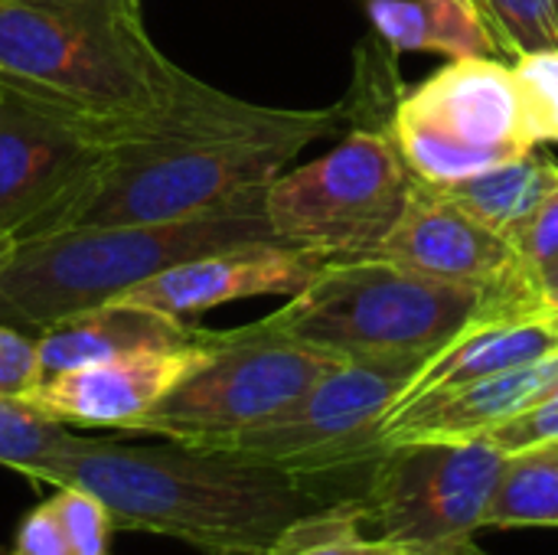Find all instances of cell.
Segmentation results:
<instances>
[{
    "label": "cell",
    "instance_id": "6da1fadb",
    "mask_svg": "<svg viewBox=\"0 0 558 555\" xmlns=\"http://www.w3.org/2000/svg\"><path fill=\"white\" fill-rule=\"evenodd\" d=\"M340 121L337 108H271L190 75L167 105L118 124L98 173L43 236L167 222L258 200Z\"/></svg>",
    "mask_w": 558,
    "mask_h": 555
},
{
    "label": "cell",
    "instance_id": "7a4b0ae2",
    "mask_svg": "<svg viewBox=\"0 0 558 555\" xmlns=\"http://www.w3.org/2000/svg\"><path fill=\"white\" fill-rule=\"evenodd\" d=\"M23 478L95 494L118 530L154 533L203 555H268L278 536L324 500L307 478L196 445L134 448L72 435Z\"/></svg>",
    "mask_w": 558,
    "mask_h": 555
},
{
    "label": "cell",
    "instance_id": "3957f363",
    "mask_svg": "<svg viewBox=\"0 0 558 555\" xmlns=\"http://www.w3.org/2000/svg\"><path fill=\"white\" fill-rule=\"evenodd\" d=\"M248 242H281L265 216V196L186 219L85 226L10 242L0 255V324L36 337L180 262Z\"/></svg>",
    "mask_w": 558,
    "mask_h": 555
},
{
    "label": "cell",
    "instance_id": "277c9868",
    "mask_svg": "<svg viewBox=\"0 0 558 555\" xmlns=\"http://www.w3.org/2000/svg\"><path fill=\"white\" fill-rule=\"evenodd\" d=\"M0 79L124 124L167 105L190 72L150 39L141 0H0Z\"/></svg>",
    "mask_w": 558,
    "mask_h": 555
},
{
    "label": "cell",
    "instance_id": "5b68a950",
    "mask_svg": "<svg viewBox=\"0 0 558 555\" xmlns=\"http://www.w3.org/2000/svg\"><path fill=\"white\" fill-rule=\"evenodd\" d=\"M504 294L445 285L379 255H340L262 324L343 363L428 360Z\"/></svg>",
    "mask_w": 558,
    "mask_h": 555
},
{
    "label": "cell",
    "instance_id": "8992f818",
    "mask_svg": "<svg viewBox=\"0 0 558 555\" xmlns=\"http://www.w3.org/2000/svg\"><path fill=\"white\" fill-rule=\"evenodd\" d=\"M337 363L343 360L275 334L262 321L235 330H213L209 357L144 419L128 425L124 435H157L209 448L268 422Z\"/></svg>",
    "mask_w": 558,
    "mask_h": 555
},
{
    "label": "cell",
    "instance_id": "52a82bcc",
    "mask_svg": "<svg viewBox=\"0 0 558 555\" xmlns=\"http://www.w3.org/2000/svg\"><path fill=\"white\" fill-rule=\"evenodd\" d=\"M412 183L389 128H353L320 160L278 173L265 216L288 245L330 258L369 255L402 219Z\"/></svg>",
    "mask_w": 558,
    "mask_h": 555
},
{
    "label": "cell",
    "instance_id": "ba28073f",
    "mask_svg": "<svg viewBox=\"0 0 558 555\" xmlns=\"http://www.w3.org/2000/svg\"><path fill=\"white\" fill-rule=\"evenodd\" d=\"M386 128L409 170L435 186L536 150L513 65L494 56L451 59L399 98Z\"/></svg>",
    "mask_w": 558,
    "mask_h": 555
},
{
    "label": "cell",
    "instance_id": "9c48e42d",
    "mask_svg": "<svg viewBox=\"0 0 558 555\" xmlns=\"http://www.w3.org/2000/svg\"><path fill=\"white\" fill-rule=\"evenodd\" d=\"M507 455L490 442H409L369 464V530L399 555H490L477 543Z\"/></svg>",
    "mask_w": 558,
    "mask_h": 555
},
{
    "label": "cell",
    "instance_id": "30bf717a",
    "mask_svg": "<svg viewBox=\"0 0 558 555\" xmlns=\"http://www.w3.org/2000/svg\"><path fill=\"white\" fill-rule=\"evenodd\" d=\"M422 363L405 357L337 363L288 409L209 448L307 481L373 464L386 451L383 422Z\"/></svg>",
    "mask_w": 558,
    "mask_h": 555
},
{
    "label": "cell",
    "instance_id": "8fae6325",
    "mask_svg": "<svg viewBox=\"0 0 558 555\" xmlns=\"http://www.w3.org/2000/svg\"><path fill=\"white\" fill-rule=\"evenodd\" d=\"M118 124L0 79V239L43 236L88 186Z\"/></svg>",
    "mask_w": 558,
    "mask_h": 555
},
{
    "label": "cell",
    "instance_id": "7c38bea8",
    "mask_svg": "<svg viewBox=\"0 0 558 555\" xmlns=\"http://www.w3.org/2000/svg\"><path fill=\"white\" fill-rule=\"evenodd\" d=\"M369 255L389 258L445 285L477 291H510L533 281L510 239L481 226L435 183L418 177L412 183L402 219Z\"/></svg>",
    "mask_w": 558,
    "mask_h": 555
},
{
    "label": "cell",
    "instance_id": "4fadbf2b",
    "mask_svg": "<svg viewBox=\"0 0 558 555\" xmlns=\"http://www.w3.org/2000/svg\"><path fill=\"white\" fill-rule=\"evenodd\" d=\"M327 262L330 255L314 249L288 242H248L180 262L124 291L121 298H114V304H131L193 324V317H199L203 311L229 301L271 294L291 298L304 291Z\"/></svg>",
    "mask_w": 558,
    "mask_h": 555
},
{
    "label": "cell",
    "instance_id": "5bb4252c",
    "mask_svg": "<svg viewBox=\"0 0 558 555\" xmlns=\"http://www.w3.org/2000/svg\"><path fill=\"white\" fill-rule=\"evenodd\" d=\"M213 347V330H203L193 343L134 350L59 376L43 379L23 396L26 406L52 422L75 429H111L124 432L144 419L177 383H183Z\"/></svg>",
    "mask_w": 558,
    "mask_h": 555
},
{
    "label": "cell",
    "instance_id": "9a60e30c",
    "mask_svg": "<svg viewBox=\"0 0 558 555\" xmlns=\"http://www.w3.org/2000/svg\"><path fill=\"white\" fill-rule=\"evenodd\" d=\"M558 383V353L474 383L428 393L392 409L383 422V448L409 442H484L494 429L530 409Z\"/></svg>",
    "mask_w": 558,
    "mask_h": 555
},
{
    "label": "cell",
    "instance_id": "2e32d148",
    "mask_svg": "<svg viewBox=\"0 0 558 555\" xmlns=\"http://www.w3.org/2000/svg\"><path fill=\"white\" fill-rule=\"evenodd\" d=\"M517 291L520 288L507 291L477 324H471L464 334H458L451 343L432 353L392 409L412 399H422L428 393L474 383L494 373H507V370L558 353V337L546 324L510 311V301L517 298Z\"/></svg>",
    "mask_w": 558,
    "mask_h": 555
},
{
    "label": "cell",
    "instance_id": "e0dca14e",
    "mask_svg": "<svg viewBox=\"0 0 558 555\" xmlns=\"http://www.w3.org/2000/svg\"><path fill=\"white\" fill-rule=\"evenodd\" d=\"M199 334L203 327L196 324L108 301L46 327L43 334H36V347H39L43 379H49L65 370H78L134 350L183 347L193 343Z\"/></svg>",
    "mask_w": 558,
    "mask_h": 555
},
{
    "label": "cell",
    "instance_id": "ac0fdd59",
    "mask_svg": "<svg viewBox=\"0 0 558 555\" xmlns=\"http://www.w3.org/2000/svg\"><path fill=\"white\" fill-rule=\"evenodd\" d=\"M366 16L396 56L441 52L464 59L500 52V39L477 0H366Z\"/></svg>",
    "mask_w": 558,
    "mask_h": 555
},
{
    "label": "cell",
    "instance_id": "d6986e66",
    "mask_svg": "<svg viewBox=\"0 0 558 555\" xmlns=\"http://www.w3.org/2000/svg\"><path fill=\"white\" fill-rule=\"evenodd\" d=\"M556 186V160L530 150L526 157L497 164L490 170H481L458 183H445L438 190L481 226L494 229L504 239H513Z\"/></svg>",
    "mask_w": 558,
    "mask_h": 555
},
{
    "label": "cell",
    "instance_id": "ffe728a7",
    "mask_svg": "<svg viewBox=\"0 0 558 555\" xmlns=\"http://www.w3.org/2000/svg\"><path fill=\"white\" fill-rule=\"evenodd\" d=\"M558 527V448L507 455L484 530Z\"/></svg>",
    "mask_w": 558,
    "mask_h": 555
},
{
    "label": "cell",
    "instance_id": "44dd1931",
    "mask_svg": "<svg viewBox=\"0 0 558 555\" xmlns=\"http://www.w3.org/2000/svg\"><path fill=\"white\" fill-rule=\"evenodd\" d=\"M369 523L363 497L333 500L320 510L298 517L271 546L268 555H392Z\"/></svg>",
    "mask_w": 558,
    "mask_h": 555
},
{
    "label": "cell",
    "instance_id": "7402d4cb",
    "mask_svg": "<svg viewBox=\"0 0 558 555\" xmlns=\"http://www.w3.org/2000/svg\"><path fill=\"white\" fill-rule=\"evenodd\" d=\"M72 429L46 419L33 406L13 396H0V468L23 474L29 464L72 442Z\"/></svg>",
    "mask_w": 558,
    "mask_h": 555
},
{
    "label": "cell",
    "instance_id": "603a6c76",
    "mask_svg": "<svg viewBox=\"0 0 558 555\" xmlns=\"http://www.w3.org/2000/svg\"><path fill=\"white\" fill-rule=\"evenodd\" d=\"M526 128L536 144H558V46L520 52L513 62Z\"/></svg>",
    "mask_w": 558,
    "mask_h": 555
},
{
    "label": "cell",
    "instance_id": "cb8c5ba5",
    "mask_svg": "<svg viewBox=\"0 0 558 555\" xmlns=\"http://www.w3.org/2000/svg\"><path fill=\"white\" fill-rule=\"evenodd\" d=\"M500 52H530L558 46V0H481Z\"/></svg>",
    "mask_w": 558,
    "mask_h": 555
},
{
    "label": "cell",
    "instance_id": "d4e9b609",
    "mask_svg": "<svg viewBox=\"0 0 558 555\" xmlns=\"http://www.w3.org/2000/svg\"><path fill=\"white\" fill-rule=\"evenodd\" d=\"M49 500L72 555H111V536L118 527L95 494L82 487H59Z\"/></svg>",
    "mask_w": 558,
    "mask_h": 555
},
{
    "label": "cell",
    "instance_id": "484cf974",
    "mask_svg": "<svg viewBox=\"0 0 558 555\" xmlns=\"http://www.w3.org/2000/svg\"><path fill=\"white\" fill-rule=\"evenodd\" d=\"M484 442H490L504 455H523L533 448L558 445V383L530 409H523L520 415L494 429Z\"/></svg>",
    "mask_w": 558,
    "mask_h": 555
},
{
    "label": "cell",
    "instance_id": "4316f807",
    "mask_svg": "<svg viewBox=\"0 0 558 555\" xmlns=\"http://www.w3.org/2000/svg\"><path fill=\"white\" fill-rule=\"evenodd\" d=\"M39 383H43V366H39L36 337L10 324H0V396L23 399Z\"/></svg>",
    "mask_w": 558,
    "mask_h": 555
},
{
    "label": "cell",
    "instance_id": "83f0119b",
    "mask_svg": "<svg viewBox=\"0 0 558 555\" xmlns=\"http://www.w3.org/2000/svg\"><path fill=\"white\" fill-rule=\"evenodd\" d=\"M520 252L523 265L533 278L558 265V186L546 196V203L530 216V222L510 239Z\"/></svg>",
    "mask_w": 558,
    "mask_h": 555
},
{
    "label": "cell",
    "instance_id": "f1b7e54d",
    "mask_svg": "<svg viewBox=\"0 0 558 555\" xmlns=\"http://www.w3.org/2000/svg\"><path fill=\"white\" fill-rule=\"evenodd\" d=\"M10 555H72L62 523L52 510V500L39 504L36 510L23 517V523L16 527Z\"/></svg>",
    "mask_w": 558,
    "mask_h": 555
},
{
    "label": "cell",
    "instance_id": "f546056e",
    "mask_svg": "<svg viewBox=\"0 0 558 555\" xmlns=\"http://www.w3.org/2000/svg\"><path fill=\"white\" fill-rule=\"evenodd\" d=\"M533 285H536L539 291L558 294V265H556V268H549V272H543L539 278H533Z\"/></svg>",
    "mask_w": 558,
    "mask_h": 555
},
{
    "label": "cell",
    "instance_id": "4dcf8cb0",
    "mask_svg": "<svg viewBox=\"0 0 558 555\" xmlns=\"http://www.w3.org/2000/svg\"><path fill=\"white\" fill-rule=\"evenodd\" d=\"M7 245H10V242H7V239H0V255L7 252Z\"/></svg>",
    "mask_w": 558,
    "mask_h": 555
},
{
    "label": "cell",
    "instance_id": "1f68e13d",
    "mask_svg": "<svg viewBox=\"0 0 558 555\" xmlns=\"http://www.w3.org/2000/svg\"><path fill=\"white\" fill-rule=\"evenodd\" d=\"M553 448H558V445H553Z\"/></svg>",
    "mask_w": 558,
    "mask_h": 555
},
{
    "label": "cell",
    "instance_id": "d6a6232c",
    "mask_svg": "<svg viewBox=\"0 0 558 555\" xmlns=\"http://www.w3.org/2000/svg\"><path fill=\"white\" fill-rule=\"evenodd\" d=\"M392 555H399V553H392Z\"/></svg>",
    "mask_w": 558,
    "mask_h": 555
},
{
    "label": "cell",
    "instance_id": "836d02e7",
    "mask_svg": "<svg viewBox=\"0 0 558 555\" xmlns=\"http://www.w3.org/2000/svg\"><path fill=\"white\" fill-rule=\"evenodd\" d=\"M477 3H481V0H477Z\"/></svg>",
    "mask_w": 558,
    "mask_h": 555
}]
</instances>
